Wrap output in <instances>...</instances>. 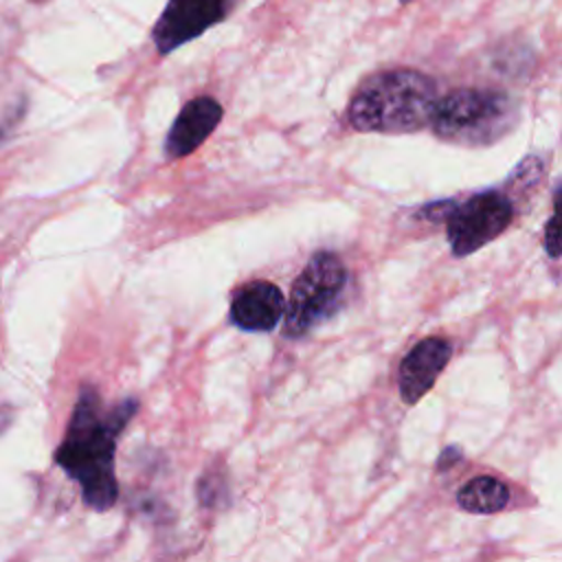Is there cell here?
<instances>
[{
    "mask_svg": "<svg viewBox=\"0 0 562 562\" xmlns=\"http://www.w3.org/2000/svg\"><path fill=\"white\" fill-rule=\"evenodd\" d=\"M138 411L136 400L103 408L92 386H81L66 435L57 446L55 463L81 487V501L94 512L110 509L119 498L114 474L116 437Z\"/></svg>",
    "mask_w": 562,
    "mask_h": 562,
    "instance_id": "1",
    "label": "cell"
},
{
    "mask_svg": "<svg viewBox=\"0 0 562 562\" xmlns=\"http://www.w3.org/2000/svg\"><path fill=\"white\" fill-rule=\"evenodd\" d=\"M435 81L413 68H391L367 77L347 108V121L364 134H411L432 125Z\"/></svg>",
    "mask_w": 562,
    "mask_h": 562,
    "instance_id": "2",
    "label": "cell"
},
{
    "mask_svg": "<svg viewBox=\"0 0 562 562\" xmlns=\"http://www.w3.org/2000/svg\"><path fill=\"white\" fill-rule=\"evenodd\" d=\"M516 121L514 101L498 90L457 88L437 101L432 132L448 143L483 147L503 138Z\"/></svg>",
    "mask_w": 562,
    "mask_h": 562,
    "instance_id": "3",
    "label": "cell"
},
{
    "mask_svg": "<svg viewBox=\"0 0 562 562\" xmlns=\"http://www.w3.org/2000/svg\"><path fill=\"white\" fill-rule=\"evenodd\" d=\"M347 279V268L336 252H314L290 288L283 316V336L303 338L327 321L342 301Z\"/></svg>",
    "mask_w": 562,
    "mask_h": 562,
    "instance_id": "4",
    "label": "cell"
},
{
    "mask_svg": "<svg viewBox=\"0 0 562 562\" xmlns=\"http://www.w3.org/2000/svg\"><path fill=\"white\" fill-rule=\"evenodd\" d=\"M437 206L454 257L476 252L496 239L514 220V206L501 191H481L459 202H439Z\"/></svg>",
    "mask_w": 562,
    "mask_h": 562,
    "instance_id": "5",
    "label": "cell"
},
{
    "mask_svg": "<svg viewBox=\"0 0 562 562\" xmlns=\"http://www.w3.org/2000/svg\"><path fill=\"white\" fill-rule=\"evenodd\" d=\"M226 13L228 4L222 0H173L151 29L154 46L160 55H169L222 22Z\"/></svg>",
    "mask_w": 562,
    "mask_h": 562,
    "instance_id": "6",
    "label": "cell"
},
{
    "mask_svg": "<svg viewBox=\"0 0 562 562\" xmlns=\"http://www.w3.org/2000/svg\"><path fill=\"white\" fill-rule=\"evenodd\" d=\"M452 356L448 340L439 336H428L419 340L400 362L397 389L404 404H417L437 382L443 367Z\"/></svg>",
    "mask_w": 562,
    "mask_h": 562,
    "instance_id": "7",
    "label": "cell"
},
{
    "mask_svg": "<svg viewBox=\"0 0 562 562\" xmlns=\"http://www.w3.org/2000/svg\"><path fill=\"white\" fill-rule=\"evenodd\" d=\"M285 305L279 285L257 279L235 292L228 318L244 331H272L285 316Z\"/></svg>",
    "mask_w": 562,
    "mask_h": 562,
    "instance_id": "8",
    "label": "cell"
},
{
    "mask_svg": "<svg viewBox=\"0 0 562 562\" xmlns=\"http://www.w3.org/2000/svg\"><path fill=\"white\" fill-rule=\"evenodd\" d=\"M222 119V105L211 97H195L187 101L171 123L165 138L167 158H184L193 154L217 127Z\"/></svg>",
    "mask_w": 562,
    "mask_h": 562,
    "instance_id": "9",
    "label": "cell"
},
{
    "mask_svg": "<svg viewBox=\"0 0 562 562\" xmlns=\"http://www.w3.org/2000/svg\"><path fill=\"white\" fill-rule=\"evenodd\" d=\"M457 503L463 512L470 514H494L509 503V490L503 481L481 474L470 479L457 492Z\"/></svg>",
    "mask_w": 562,
    "mask_h": 562,
    "instance_id": "10",
    "label": "cell"
},
{
    "mask_svg": "<svg viewBox=\"0 0 562 562\" xmlns=\"http://www.w3.org/2000/svg\"><path fill=\"white\" fill-rule=\"evenodd\" d=\"M544 248L549 257L562 255V184L553 193V215L544 226Z\"/></svg>",
    "mask_w": 562,
    "mask_h": 562,
    "instance_id": "11",
    "label": "cell"
},
{
    "mask_svg": "<svg viewBox=\"0 0 562 562\" xmlns=\"http://www.w3.org/2000/svg\"><path fill=\"white\" fill-rule=\"evenodd\" d=\"M459 457H461V452H459L457 448H446V450H443V454H441V457H439V461H437V470H446V468H450Z\"/></svg>",
    "mask_w": 562,
    "mask_h": 562,
    "instance_id": "12",
    "label": "cell"
}]
</instances>
